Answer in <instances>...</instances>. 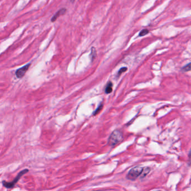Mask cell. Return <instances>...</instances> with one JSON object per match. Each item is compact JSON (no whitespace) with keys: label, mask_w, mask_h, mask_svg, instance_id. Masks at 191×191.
<instances>
[{"label":"cell","mask_w":191,"mask_h":191,"mask_svg":"<svg viewBox=\"0 0 191 191\" xmlns=\"http://www.w3.org/2000/svg\"><path fill=\"white\" fill-rule=\"evenodd\" d=\"M123 139V135L120 130H115L111 134L108 143L111 146H114L122 141Z\"/></svg>","instance_id":"cell-1"},{"label":"cell","mask_w":191,"mask_h":191,"mask_svg":"<svg viewBox=\"0 0 191 191\" xmlns=\"http://www.w3.org/2000/svg\"><path fill=\"white\" fill-rule=\"evenodd\" d=\"M28 171L29 170L28 169H25L24 170H21L18 173L17 176L14 179L10 182H7L6 181H3L2 182L3 186L7 189H10V188H14L16 184L19 182V181L20 180L21 177L23 176L24 175H25V174H27Z\"/></svg>","instance_id":"cell-2"},{"label":"cell","mask_w":191,"mask_h":191,"mask_svg":"<svg viewBox=\"0 0 191 191\" xmlns=\"http://www.w3.org/2000/svg\"><path fill=\"white\" fill-rule=\"evenodd\" d=\"M143 168L141 167H136L129 171L127 174V178L130 181H134L141 176Z\"/></svg>","instance_id":"cell-3"},{"label":"cell","mask_w":191,"mask_h":191,"mask_svg":"<svg viewBox=\"0 0 191 191\" xmlns=\"http://www.w3.org/2000/svg\"><path fill=\"white\" fill-rule=\"evenodd\" d=\"M30 65H31L30 64H27L25 66L22 67L20 69H17L16 71V75L17 78H22L26 73L27 71H28Z\"/></svg>","instance_id":"cell-4"},{"label":"cell","mask_w":191,"mask_h":191,"mask_svg":"<svg viewBox=\"0 0 191 191\" xmlns=\"http://www.w3.org/2000/svg\"><path fill=\"white\" fill-rule=\"evenodd\" d=\"M66 11H67V10H66V9L65 8H61V10H59V11H58L57 13H56V14L55 15L52 17V19H51V21H52V22H55V21H56V20L58 19V17H59V16H61V15H63L64 14L66 13Z\"/></svg>","instance_id":"cell-5"},{"label":"cell","mask_w":191,"mask_h":191,"mask_svg":"<svg viewBox=\"0 0 191 191\" xmlns=\"http://www.w3.org/2000/svg\"><path fill=\"white\" fill-rule=\"evenodd\" d=\"M112 87H113V83L111 81H109L107 85H106V93L108 94L112 92Z\"/></svg>","instance_id":"cell-6"},{"label":"cell","mask_w":191,"mask_h":191,"mask_svg":"<svg viewBox=\"0 0 191 191\" xmlns=\"http://www.w3.org/2000/svg\"><path fill=\"white\" fill-rule=\"evenodd\" d=\"M96 56H97V51H96L95 48L92 47V48L91 53H90V58H91L92 61H94V59L95 58Z\"/></svg>","instance_id":"cell-7"},{"label":"cell","mask_w":191,"mask_h":191,"mask_svg":"<svg viewBox=\"0 0 191 191\" xmlns=\"http://www.w3.org/2000/svg\"><path fill=\"white\" fill-rule=\"evenodd\" d=\"M150 170H151L150 168H148V167H147V168H144L143 169V171H142L141 175L142 178H143V177L146 176L149 174V173L150 172Z\"/></svg>","instance_id":"cell-8"},{"label":"cell","mask_w":191,"mask_h":191,"mask_svg":"<svg viewBox=\"0 0 191 191\" xmlns=\"http://www.w3.org/2000/svg\"><path fill=\"white\" fill-rule=\"evenodd\" d=\"M191 70V63H189L184 66L182 69V71L183 72H187V71H190Z\"/></svg>","instance_id":"cell-9"},{"label":"cell","mask_w":191,"mask_h":191,"mask_svg":"<svg viewBox=\"0 0 191 191\" xmlns=\"http://www.w3.org/2000/svg\"><path fill=\"white\" fill-rule=\"evenodd\" d=\"M149 33V30L148 29H143L139 33V36H145Z\"/></svg>","instance_id":"cell-10"},{"label":"cell","mask_w":191,"mask_h":191,"mask_svg":"<svg viewBox=\"0 0 191 191\" xmlns=\"http://www.w3.org/2000/svg\"><path fill=\"white\" fill-rule=\"evenodd\" d=\"M102 108H103V105H102V104H101L100 106H98V108H97V109L95 110V111L94 112V113L93 114L94 115H97V114L99 113V112H100V111L101 110Z\"/></svg>","instance_id":"cell-11"},{"label":"cell","mask_w":191,"mask_h":191,"mask_svg":"<svg viewBox=\"0 0 191 191\" xmlns=\"http://www.w3.org/2000/svg\"><path fill=\"white\" fill-rule=\"evenodd\" d=\"M127 70V67H122L121 68L120 71H118V75H120L121 73H122L123 72H125V71H126Z\"/></svg>","instance_id":"cell-12"},{"label":"cell","mask_w":191,"mask_h":191,"mask_svg":"<svg viewBox=\"0 0 191 191\" xmlns=\"http://www.w3.org/2000/svg\"></svg>","instance_id":"cell-13"}]
</instances>
